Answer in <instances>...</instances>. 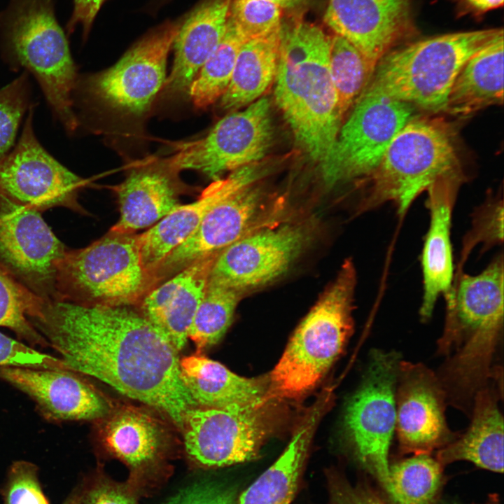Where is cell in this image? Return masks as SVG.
I'll list each match as a JSON object with an SVG mask.
<instances>
[{
  "label": "cell",
  "mask_w": 504,
  "mask_h": 504,
  "mask_svg": "<svg viewBox=\"0 0 504 504\" xmlns=\"http://www.w3.org/2000/svg\"><path fill=\"white\" fill-rule=\"evenodd\" d=\"M414 110L408 103L365 88L320 162L326 185L367 178L396 134L414 116Z\"/></svg>",
  "instance_id": "9c48e42d"
},
{
  "label": "cell",
  "mask_w": 504,
  "mask_h": 504,
  "mask_svg": "<svg viewBox=\"0 0 504 504\" xmlns=\"http://www.w3.org/2000/svg\"><path fill=\"white\" fill-rule=\"evenodd\" d=\"M279 6L282 9H292L302 5L304 0H268Z\"/></svg>",
  "instance_id": "7dc6e473"
},
{
  "label": "cell",
  "mask_w": 504,
  "mask_h": 504,
  "mask_svg": "<svg viewBox=\"0 0 504 504\" xmlns=\"http://www.w3.org/2000/svg\"><path fill=\"white\" fill-rule=\"evenodd\" d=\"M503 102V31L475 53L457 74L444 113L464 117Z\"/></svg>",
  "instance_id": "f546056e"
},
{
  "label": "cell",
  "mask_w": 504,
  "mask_h": 504,
  "mask_svg": "<svg viewBox=\"0 0 504 504\" xmlns=\"http://www.w3.org/2000/svg\"><path fill=\"white\" fill-rule=\"evenodd\" d=\"M5 366L74 372L61 358L38 351L0 332V367Z\"/></svg>",
  "instance_id": "60d3db41"
},
{
  "label": "cell",
  "mask_w": 504,
  "mask_h": 504,
  "mask_svg": "<svg viewBox=\"0 0 504 504\" xmlns=\"http://www.w3.org/2000/svg\"><path fill=\"white\" fill-rule=\"evenodd\" d=\"M81 375L66 370L0 367V378L29 396L51 421L98 420L112 409Z\"/></svg>",
  "instance_id": "44dd1931"
},
{
  "label": "cell",
  "mask_w": 504,
  "mask_h": 504,
  "mask_svg": "<svg viewBox=\"0 0 504 504\" xmlns=\"http://www.w3.org/2000/svg\"><path fill=\"white\" fill-rule=\"evenodd\" d=\"M255 183L228 196L207 213L193 233L155 269L154 287L196 260L218 253L254 231L265 206L262 192Z\"/></svg>",
  "instance_id": "ac0fdd59"
},
{
  "label": "cell",
  "mask_w": 504,
  "mask_h": 504,
  "mask_svg": "<svg viewBox=\"0 0 504 504\" xmlns=\"http://www.w3.org/2000/svg\"><path fill=\"white\" fill-rule=\"evenodd\" d=\"M503 29L463 31L418 41L388 52L366 88L424 111L444 112L457 74Z\"/></svg>",
  "instance_id": "8992f818"
},
{
  "label": "cell",
  "mask_w": 504,
  "mask_h": 504,
  "mask_svg": "<svg viewBox=\"0 0 504 504\" xmlns=\"http://www.w3.org/2000/svg\"><path fill=\"white\" fill-rule=\"evenodd\" d=\"M0 22L7 63L35 77L55 118L74 132L78 125L73 103L78 76L52 0H12Z\"/></svg>",
  "instance_id": "277c9868"
},
{
  "label": "cell",
  "mask_w": 504,
  "mask_h": 504,
  "mask_svg": "<svg viewBox=\"0 0 504 504\" xmlns=\"http://www.w3.org/2000/svg\"><path fill=\"white\" fill-rule=\"evenodd\" d=\"M242 295L208 279L188 335L196 346V353H201L221 340L232 323Z\"/></svg>",
  "instance_id": "d6a6232c"
},
{
  "label": "cell",
  "mask_w": 504,
  "mask_h": 504,
  "mask_svg": "<svg viewBox=\"0 0 504 504\" xmlns=\"http://www.w3.org/2000/svg\"><path fill=\"white\" fill-rule=\"evenodd\" d=\"M139 491L127 481L119 483L100 476L78 493V504H139Z\"/></svg>",
  "instance_id": "b9f144b4"
},
{
  "label": "cell",
  "mask_w": 504,
  "mask_h": 504,
  "mask_svg": "<svg viewBox=\"0 0 504 504\" xmlns=\"http://www.w3.org/2000/svg\"><path fill=\"white\" fill-rule=\"evenodd\" d=\"M329 484L331 504H385L368 489L352 486L338 477L331 476Z\"/></svg>",
  "instance_id": "ee69618b"
},
{
  "label": "cell",
  "mask_w": 504,
  "mask_h": 504,
  "mask_svg": "<svg viewBox=\"0 0 504 504\" xmlns=\"http://www.w3.org/2000/svg\"><path fill=\"white\" fill-rule=\"evenodd\" d=\"M356 284L354 262L346 260L335 279L297 327L269 375L273 397L296 398L306 393L342 353L353 331Z\"/></svg>",
  "instance_id": "5b68a950"
},
{
  "label": "cell",
  "mask_w": 504,
  "mask_h": 504,
  "mask_svg": "<svg viewBox=\"0 0 504 504\" xmlns=\"http://www.w3.org/2000/svg\"><path fill=\"white\" fill-rule=\"evenodd\" d=\"M181 379L199 407L262 402L271 398L268 376L241 377L202 353L180 359Z\"/></svg>",
  "instance_id": "83f0119b"
},
{
  "label": "cell",
  "mask_w": 504,
  "mask_h": 504,
  "mask_svg": "<svg viewBox=\"0 0 504 504\" xmlns=\"http://www.w3.org/2000/svg\"><path fill=\"white\" fill-rule=\"evenodd\" d=\"M98 421L102 445L129 468L127 482L140 490L164 466L172 444L167 426L145 409L122 406Z\"/></svg>",
  "instance_id": "d6986e66"
},
{
  "label": "cell",
  "mask_w": 504,
  "mask_h": 504,
  "mask_svg": "<svg viewBox=\"0 0 504 504\" xmlns=\"http://www.w3.org/2000/svg\"><path fill=\"white\" fill-rule=\"evenodd\" d=\"M29 320L73 371L150 406L181 431L197 407L181 379L178 351L137 307L45 300Z\"/></svg>",
  "instance_id": "6da1fadb"
},
{
  "label": "cell",
  "mask_w": 504,
  "mask_h": 504,
  "mask_svg": "<svg viewBox=\"0 0 504 504\" xmlns=\"http://www.w3.org/2000/svg\"><path fill=\"white\" fill-rule=\"evenodd\" d=\"M310 235L302 224L254 230L219 252L208 279L243 294L266 285L291 267Z\"/></svg>",
  "instance_id": "2e32d148"
},
{
  "label": "cell",
  "mask_w": 504,
  "mask_h": 504,
  "mask_svg": "<svg viewBox=\"0 0 504 504\" xmlns=\"http://www.w3.org/2000/svg\"><path fill=\"white\" fill-rule=\"evenodd\" d=\"M281 10L268 0H232L228 18L248 41L279 31Z\"/></svg>",
  "instance_id": "f35d334b"
},
{
  "label": "cell",
  "mask_w": 504,
  "mask_h": 504,
  "mask_svg": "<svg viewBox=\"0 0 504 504\" xmlns=\"http://www.w3.org/2000/svg\"><path fill=\"white\" fill-rule=\"evenodd\" d=\"M263 174L257 163L237 169L215 180L192 202L180 204L148 230L138 234L142 264L150 274L171 251L188 238L218 203L253 183Z\"/></svg>",
  "instance_id": "7402d4cb"
},
{
  "label": "cell",
  "mask_w": 504,
  "mask_h": 504,
  "mask_svg": "<svg viewBox=\"0 0 504 504\" xmlns=\"http://www.w3.org/2000/svg\"><path fill=\"white\" fill-rule=\"evenodd\" d=\"M152 288L141 262L138 234L109 230L85 248H67L58 265L55 300L137 307Z\"/></svg>",
  "instance_id": "ba28073f"
},
{
  "label": "cell",
  "mask_w": 504,
  "mask_h": 504,
  "mask_svg": "<svg viewBox=\"0 0 504 504\" xmlns=\"http://www.w3.org/2000/svg\"><path fill=\"white\" fill-rule=\"evenodd\" d=\"M63 504H78V493L69 496Z\"/></svg>",
  "instance_id": "c3c4849f"
},
{
  "label": "cell",
  "mask_w": 504,
  "mask_h": 504,
  "mask_svg": "<svg viewBox=\"0 0 504 504\" xmlns=\"http://www.w3.org/2000/svg\"><path fill=\"white\" fill-rule=\"evenodd\" d=\"M331 404L320 394L276 461L240 496L238 504H290L316 426Z\"/></svg>",
  "instance_id": "f1b7e54d"
},
{
  "label": "cell",
  "mask_w": 504,
  "mask_h": 504,
  "mask_svg": "<svg viewBox=\"0 0 504 504\" xmlns=\"http://www.w3.org/2000/svg\"><path fill=\"white\" fill-rule=\"evenodd\" d=\"M503 240V202L498 196L491 197L473 212L472 227L464 237L456 273L462 272L463 263L475 246L481 244L484 252Z\"/></svg>",
  "instance_id": "74e56055"
},
{
  "label": "cell",
  "mask_w": 504,
  "mask_h": 504,
  "mask_svg": "<svg viewBox=\"0 0 504 504\" xmlns=\"http://www.w3.org/2000/svg\"><path fill=\"white\" fill-rule=\"evenodd\" d=\"M279 31L246 41L241 46L220 106L234 111L260 98L273 83L277 70Z\"/></svg>",
  "instance_id": "4dcf8cb0"
},
{
  "label": "cell",
  "mask_w": 504,
  "mask_h": 504,
  "mask_svg": "<svg viewBox=\"0 0 504 504\" xmlns=\"http://www.w3.org/2000/svg\"><path fill=\"white\" fill-rule=\"evenodd\" d=\"M66 250L41 212L0 196V264L22 285L55 300L58 265Z\"/></svg>",
  "instance_id": "5bb4252c"
},
{
  "label": "cell",
  "mask_w": 504,
  "mask_h": 504,
  "mask_svg": "<svg viewBox=\"0 0 504 504\" xmlns=\"http://www.w3.org/2000/svg\"><path fill=\"white\" fill-rule=\"evenodd\" d=\"M105 0H74V11L69 22V28L72 30L77 24H81L85 34L89 28Z\"/></svg>",
  "instance_id": "f6af8a7d"
},
{
  "label": "cell",
  "mask_w": 504,
  "mask_h": 504,
  "mask_svg": "<svg viewBox=\"0 0 504 504\" xmlns=\"http://www.w3.org/2000/svg\"><path fill=\"white\" fill-rule=\"evenodd\" d=\"M29 108L16 146L0 160V196L39 212L65 207L83 212L78 194L86 181L69 170L40 144Z\"/></svg>",
  "instance_id": "4fadbf2b"
},
{
  "label": "cell",
  "mask_w": 504,
  "mask_h": 504,
  "mask_svg": "<svg viewBox=\"0 0 504 504\" xmlns=\"http://www.w3.org/2000/svg\"><path fill=\"white\" fill-rule=\"evenodd\" d=\"M465 180L463 171L440 176L426 190V206L430 225L421 254L424 295L421 319L427 321L441 295L449 292L454 279L450 239L451 216L461 185Z\"/></svg>",
  "instance_id": "603a6c76"
},
{
  "label": "cell",
  "mask_w": 504,
  "mask_h": 504,
  "mask_svg": "<svg viewBox=\"0 0 504 504\" xmlns=\"http://www.w3.org/2000/svg\"><path fill=\"white\" fill-rule=\"evenodd\" d=\"M44 301L0 264V327L11 330L31 346H50L29 320L38 312Z\"/></svg>",
  "instance_id": "e575fe53"
},
{
  "label": "cell",
  "mask_w": 504,
  "mask_h": 504,
  "mask_svg": "<svg viewBox=\"0 0 504 504\" xmlns=\"http://www.w3.org/2000/svg\"><path fill=\"white\" fill-rule=\"evenodd\" d=\"M178 27L167 23L138 41L111 67L89 77L86 92L127 114L146 112L166 81L167 57Z\"/></svg>",
  "instance_id": "9a60e30c"
},
{
  "label": "cell",
  "mask_w": 504,
  "mask_h": 504,
  "mask_svg": "<svg viewBox=\"0 0 504 504\" xmlns=\"http://www.w3.org/2000/svg\"><path fill=\"white\" fill-rule=\"evenodd\" d=\"M274 399L188 410L182 432L190 459L201 467L219 468L256 458L274 426Z\"/></svg>",
  "instance_id": "8fae6325"
},
{
  "label": "cell",
  "mask_w": 504,
  "mask_h": 504,
  "mask_svg": "<svg viewBox=\"0 0 504 504\" xmlns=\"http://www.w3.org/2000/svg\"><path fill=\"white\" fill-rule=\"evenodd\" d=\"M232 487L215 481L203 480L186 487L166 504H235Z\"/></svg>",
  "instance_id": "7bdbcfd3"
},
{
  "label": "cell",
  "mask_w": 504,
  "mask_h": 504,
  "mask_svg": "<svg viewBox=\"0 0 504 504\" xmlns=\"http://www.w3.org/2000/svg\"><path fill=\"white\" fill-rule=\"evenodd\" d=\"M504 0H463L471 10L483 13L501 7Z\"/></svg>",
  "instance_id": "bcb514c9"
},
{
  "label": "cell",
  "mask_w": 504,
  "mask_h": 504,
  "mask_svg": "<svg viewBox=\"0 0 504 504\" xmlns=\"http://www.w3.org/2000/svg\"><path fill=\"white\" fill-rule=\"evenodd\" d=\"M399 355L374 350L363 380L344 416L346 437L360 463L390 489L388 450L396 429L395 392Z\"/></svg>",
  "instance_id": "30bf717a"
},
{
  "label": "cell",
  "mask_w": 504,
  "mask_h": 504,
  "mask_svg": "<svg viewBox=\"0 0 504 504\" xmlns=\"http://www.w3.org/2000/svg\"><path fill=\"white\" fill-rule=\"evenodd\" d=\"M218 253L196 260L155 286L137 306L177 351L187 342L211 266Z\"/></svg>",
  "instance_id": "cb8c5ba5"
},
{
  "label": "cell",
  "mask_w": 504,
  "mask_h": 504,
  "mask_svg": "<svg viewBox=\"0 0 504 504\" xmlns=\"http://www.w3.org/2000/svg\"><path fill=\"white\" fill-rule=\"evenodd\" d=\"M329 67L342 120L367 87L375 69L355 46L337 34L330 38Z\"/></svg>",
  "instance_id": "836d02e7"
},
{
  "label": "cell",
  "mask_w": 504,
  "mask_h": 504,
  "mask_svg": "<svg viewBox=\"0 0 504 504\" xmlns=\"http://www.w3.org/2000/svg\"><path fill=\"white\" fill-rule=\"evenodd\" d=\"M30 99L27 71L0 89V160L12 150L20 122L31 106Z\"/></svg>",
  "instance_id": "8d00e7d4"
},
{
  "label": "cell",
  "mask_w": 504,
  "mask_h": 504,
  "mask_svg": "<svg viewBox=\"0 0 504 504\" xmlns=\"http://www.w3.org/2000/svg\"><path fill=\"white\" fill-rule=\"evenodd\" d=\"M503 255L480 274L454 275L446 300L438 353L446 357L436 373L448 405L471 411L477 391L494 376L493 358L503 328Z\"/></svg>",
  "instance_id": "7a4b0ae2"
},
{
  "label": "cell",
  "mask_w": 504,
  "mask_h": 504,
  "mask_svg": "<svg viewBox=\"0 0 504 504\" xmlns=\"http://www.w3.org/2000/svg\"><path fill=\"white\" fill-rule=\"evenodd\" d=\"M246 106L223 117L202 138L178 144L164 163L176 173L197 170L216 180L258 162L272 142L270 103L262 97Z\"/></svg>",
  "instance_id": "7c38bea8"
},
{
  "label": "cell",
  "mask_w": 504,
  "mask_h": 504,
  "mask_svg": "<svg viewBox=\"0 0 504 504\" xmlns=\"http://www.w3.org/2000/svg\"><path fill=\"white\" fill-rule=\"evenodd\" d=\"M164 162L133 169L115 187L120 217L111 231L134 233L153 226L181 204V188L175 176Z\"/></svg>",
  "instance_id": "484cf974"
},
{
  "label": "cell",
  "mask_w": 504,
  "mask_h": 504,
  "mask_svg": "<svg viewBox=\"0 0 504 504\" xmlns=\"http://www.w3.org/2000/svg\"><path fill=\"white\" fill-rule=\"evenodd\" d=\"M279 36L276 103L298 145L320 163L342 124L329 67L330 38L304 21L281 23Z\"/></svg>",
  "instance_id": "3957f363"
},
{
  "label": "cell",
  "mask_w": 504,
  "mask_h": 504,
  "mask_svg": "<svg viewBox=\"0 0 504 504\" xmlns=\"http://www.w3.org/2000/svg\"><path fill=\"white\" fill-rule=\"evenodd\" d=\"M462 171L454 134L441 120L414 116L396 134L374 172L363 211L391 202L402 216L438 178Z\"/></svg>",
  "instance_id": "52a82bcc"
},
{
  "label": "cell",
  "mask_w": 504,
  "mask_h": 504,
  "mask_svg": "<svg viewBox=\"0 0 504 504\" xmlns=\"http://www.w3.org/2000/svg\"><path fill=\"white\" fill-rule=\"evenodd\" d=\"M324 20L375 69L408 34L410 0H328Z\"/></svg>",
  "instance_id": "ffe728a7"
},
{
  "label": "cell",
  "mask_w": 504,
  "mask_h": 504,
  "mask_svg": "<svg viewBox=\"0 0 504 504\" xmlns=\"http://www.w3.org/2000/svg\"><path fill=\"white\" fill-rule=\"evenodd\" d=\"M395 400L402 452L429 454L456 438L446 421L444 391L436 373L424 364L400 361Z\"/></svg>",
  "instance_id": "e0dca14e"
},
{
  "label": "cell",
  "mask_w": 504,
  "mask_h": 504,
  "mask_svg": "<svg viewBox=\"0 0 504 504\" xmlns=\"http://www.w3.org/2000/svg\"><path fill=\"white\" fill-rule=\"evenodd\" d=\"M232 0H205L179 24L173 46L174 60L165 89L188 92L204 63L220 42Z\"/></svg>",
  "instance_id": "4316f807"
},
{
  "label": "cell",
  "mask_w": 504,
  "mask_h": 504,
  "mask_svg": "<svg viewBox=\"0 0 504 504\" xmlns=\"http://www.w3.org/2000/svg\"><path fill=\"white\" fill-rule=\"evenodd\" d=\"M1 494L4 504H49L41 489L38 468L26 461L10 465Z\"/></svg>",
  "instance_id": "ab89813d"
},
{
  "label": "cell",
  "mask_w": 504,
  "mask_h": 504,
  "mask_svg": "<svg viewBox=\"0 0 504 504\" xmlns=\"http://www.w3.org/2000/svg\"><path fill=\"white\" fill-rule=\"evenodd\" d=\"M499 375L477 391L465 432L438 451L437 461L442 466L465 460L485 470L503 472V418L498 407L503 393Z\"/></svg>",
  "instance_id": "d4e9b609"
},
{
  "label": "cell",
  "mask_w": 504,
  "mask_h": 504,
  "mask_svg": "<svg viewBox=\"0 0 504 504\" xmlns=\"http://www.w3.org/2000/svg\"><path fill=\"white\" fill-rule=\"evenodd\" d=\"M442 465L429 454H417L389 467L388 493L396 504H431L439 489Z\"/></svg>",
  "instance_id": "d590c367"
},
{
  "label": "cell",
  "mask_w": 504,
  "mask_h": 504,
  "mask_svg": "<svg viewBox=\"0 0 504 504\" xmlns=\"http://www.w3.org/2000/svg\"><path fill=\"white\" fill-rule=\"evenodd\" d=\"M246 41L227 18L220 42L189 87L188 92L196 108H206L222 97L230 81L239 50Z\"/></svg>",
  "instance_id": "1f68e13d"
}]
</instances>
